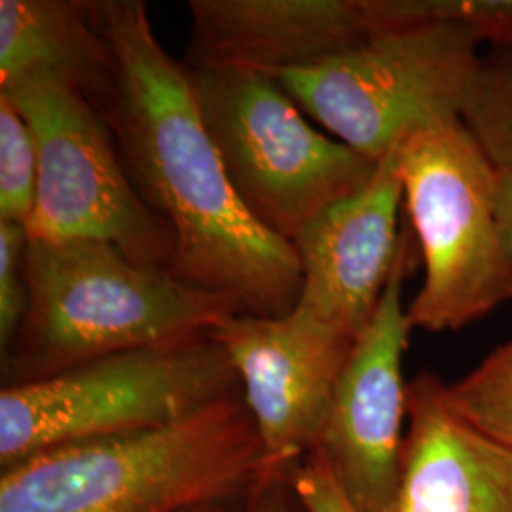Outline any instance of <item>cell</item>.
<instances>
[{
	"instance_id": "52a82bcc",
	"label": "cell",
	"mask_w": 512,
	"mask_h": 512,
	"mask_svg": "<svg viewBox=\"0 0 512 512\" xmlns=\"http://www.w3.org/2000/svg\"><path fill=\"white\" fill-rule=\"evenodd\" d=\"M423 285L412 329L459 330L512 302V264L495 219V165L463 126L425 129L395 147Z\"/></svg>"
},
{
	"instance_id": "7a4b0ae2",
	"label": "cell",
	"mask_w": 512,
	"mask_h": 512,
	"mask_svg": "<svg viewBox=\"0 0 512 512\" xmlns=\"http://www.w3.org/2000/svg\"><path fill=\"white\" fill-rule=\"evenodd\" d=\"M272 476L239 393L164 427L21 459L0 478V512H183Z\"/></svg>"
},
{
	"instance_id": "6da1fadb",
	"label": "cell",
	"mask_w": 512,
	"mask_h": 512,
	"mask_svg": "<svg viewBox=\"0 0 512 512\" xmlns=\"http://www.w3.org/2000/svg\"><path fill=\"white\" fill-rule=\"evenodd\" d=\"M88 2L114 55L109 92L95 105L135 188L173 236L171 274L241 313L293 311L298 255L243 207L203 126L188 67L162 46L143 2Z\"/></svg>"
},
{
	"instance_id": "9c48e42d",
	"label": "cell",
	"mask_w": 512,
	"mask_h": 512,
	"mask_svg": "<svg viewBox=\"0 0 512 512\" xmlns=\"http://www.w3.org/2000/svg\"><path fill=\"white\" fill-rule=\"evenodd\" d=\"M420 262L418 241L404 222L384 296L355 338L311 446L357 512H393L397 501L408 418L403 361L412 332L403 289Z\"/></svg>"
},
{
	"instance_id": "5b68a950",
	"label": "cell",
	"mask_w": 512,
	"mask_h": 512,
	"mask_svg": "<svg viewBox=\"0 0 512 512\" xmlns=\"http://www.w3.org/2000/svg\"><path fill=\"white\" fill-rule=\"evenodd\" d=\"M484 35L461 21L376 33L323 63L270 73L334 139L380 162L408 137L461 122Z\"/></svg>"
},
{
	"instance_id": "7402d4cb",
	"label": "cell",
	"mask_w": 512,
	"mask_h": 512,
	"mask_svg": "<svg viewBox=\"0 0 512 512\" xmlns=\"http://www.w3.org/2000/svg\"><path fill=\"white\" fill-rule=\"evenodd\" d=\"M183 512H219V509L215 505H203V507H194V509Z\"/></svg>"
},
{
	"instance_id": "ffe728a7",
	"label": "cell",
	"mask_w": 512,
	"mask_h": 512,
	"mask_svg": "<svg viewBox=\"0 0 512 512\" xmlns=\"http://www.w3.org/2000/svg\"><path fill=\"white\" fill-rule=\"evenodd\" d=\"M494 207L501 245L512 264V165L495 167Z\"/></svg>"
},
{
	"instance_id": "ba28073f",
	"label": "cell",
	"mask_w": 512,
	"mask_h": 512,
	"mask_svg": "<svg viewBox=\"0 0 512 512\" xmlns=\"http://www.w3.org/2000/svg\"><path fill=\"white\" fill-rule=\"evenodd\" d=\"M27 120L38 154L31 239H97L173 270V236L141 198L101 110L65 74H27L0 90Z\"/></svg>"
},
{
	"instance_id": "ac0fdd59",
	"label": "cell",
	"mask_w": 512,
	"mask_h": 512,
	"mask_svg": "<svg viewBox=\"0 0 512 512\" xmlns=\"http://www.w3.org/2000/svg\"><path fill=\"white\" fill-rule=\"evenodd\" d=\"M29 236L21 224L0 222V346H12L25 317L29 296L25 283V251Z\"/></svg>"
},
{
	"instance_id": "3957f363",
	"label": "cell",
	"mask_w": 512,
	"mask_h": 512,
	"mask_svg": "<svg viewBox=\"0 0 512 512\" xmlns=\"http://www.w3.org/2000/svg\"><path fill=\"white\" fill-rule=\"evenodd\" d=\"M23 270L29 304L8 348V385L112 353L209 336L241 313L232 300L97 239L29 238Z\"/></svg>"
},
{
	"instance_id": "4fadbf2b",
	"label": "cell",
	"mask_w": 512,
	"mask_h": 512,
	"mask_svg": "<svg viewBox=\"0 0 512 512\" xmlns=\"http://www.w3.org/2000/svg\"><path fill=\"white\" fill-rule=\"evenodd\" d=\"M406 420L393 512H512V448L459 418L437 374L408 384Z\"/></svg>"
},
{
	"instance_id": "8fae6325",
	"label": "cell",
	"mask_w": 512,
	"mask_h": 512,
	"mask_svg": "<svg viewBox=\"0 0 512 512\" xmlns=\"http://www.w3.org/2000/svg\"><path fill=\"white\" fill-rule=\"evenodd\" d=\"M183 63L279 73L344 54L395 27L397 0H190Z\"/></svg>"
},
{
	"instance_id": "2e32d148",
	"label": "cell",
	"mask_w": 512,
	"mask_h": 512,
	"mask_svg": "<svg viewBox=\"0 0 512 512\" xmlns=\"http://www.w3.org/2000/svg\"><path fill=\"white\" fill-rule=\"evenodd\" d=\"M446 401L476 431L512 448V340L469 376L446 385Z\"/></svg>"
},
{
	"instance_id": "e0dca14e",
	"label": "cell",
	"mask_w": 512,
	"mask_h": 512,
	"mask_svg": "<svg viewBox=\"0 0 512 512\" xmlns=\"http://www.w3.org/2000/svg\"><path fill=\"white\" fill-rule=\"evenodd\" d=\"M38 154L33 131L16 105L0 93V222L23 228L37 202Z\"/></svg>"
},
{
	"instance_id": "7c38bea8",
	"label": "cell",
	"mask_w": 512,
	"mask_h": 512,
	"mask_svg": "<svg viewBox=\"0 0 512 512\" xmlns=\"http://www.w3.org/2000/svg\"><path fill=\"white\" fill-rule=\"evenodd\" d=\"M403 205L393 148L359 190L332 203L294 239L302 274L296 306L357 338L393 274Z\"/></svg>"
},
{
	"instance_id": "8992f818",
	"label": "cell",
	"mask_w": 512,
	"mask_h": 512,
	"mask_svg": "<svg viewBox=\"0 0 512 512\" xmlns=\"http://www.w3.org/2000/svg\"><path fill=\"white\" fill-rule=\"evenodd\" d=\"M202 122L239 200L258 226L293 245L376 164L313 128L274 76L243 67L188 69Z\"/></svg>"
},
{
	"instance_id": "277c9868",
	"label": "cell",
	"mask_w": 512,
	"mask_h": 512,
	"mask_svg": "<svg viewBox=\"0 0 512 512\" xmlns=\"http://www.w3.org/2000/svg\"><path fill=\"white\" fill-rule=\"evenodd\" d=\"M241 393L224 349L202 336L131 349L0 393V461L10 467L38 452L164 427Z\"/></svg>"
},
{
	"instance_id": "44dd1931",
	"label": "cell",
	"mask_w": 512,
	"mask_h": 512,
	"mask_svg": "<svg viewBox=\"0 0 512 512\" xmlns=\"http://www.w3.org/2000/svg\"><path fill=\"white\" fill-rule=\"evenodd\" d=\"M255 512H289V509L277 497H268L256 507Z\"/></svg>"
},
{
	"instance_id": "9a60e30c",
	"label": "cell",
	"mask_w": 512,
	"mask_h": 512,
	"mask_svg": "<svg viewBox=\"0 0 512 512\" xmlns=\"http://www.w3.org/2000/svg\"><path fill=\"white\" fill-rule=\"evenodd\" d=\"M461 122L495 167L512 165V31L480 55Z\"/></svg>"
},
{
	"instance_id": "d6986e66",
	"label": "cell",
	"mask_w": 512,
	"mask_h": 512,
	"mask_svg": "<svg viewBox=\"0 0 512 512\" xmlns=\"http://www.w3.org/2000/svg\"><path fill=\"white\" fill-rule=\"evenodd\" d=\"M294 492L306 512H357L329 467L313 454L294 473Z\"/></svg>"
},
{
	"instance_id": "5bb4252c",
	"label": "cell",
	"mask_w": 512,
	"mask_h": 512,
	"mask_svg": "<svg viewBox=\"0 0 512 512\" xmlns=\"http://www.w3.org/2000/svg\"><path fill=\"white\" fill-rule=\"evenodd\" d=\"M65 74L99 103L114 55L88 0H0V90L27 74Z\"/></svg>"
},
{
	"instance_id": "30bf717a",
	"label": "cell",
	"mask_w": 512,
	"mask_h": 512,
	"mask_svg": "<svg viewBox=\"0 0 512 512\" xmlns=\"http://www.w3.org/2000/svg\"><path fill=\"white\" fill-rule=\"evenodd\" d=\"M209 336L238 374L272 475L308 456L355 338L298 306L234 313Z\"/></svg>"
}]
</instances>
